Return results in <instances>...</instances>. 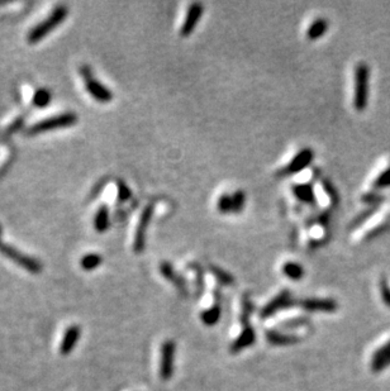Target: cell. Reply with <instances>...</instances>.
<instances>
[{
    "mask_svg": "<svg viewBox=\"0 0 390 391\" xmlns=\"http://www.w3.org/2000/svg\"><path fill=\"white\" fill-rule=\"evenodd\" d=\"M298 305L309 311H334L337 309L336 301L332 299H304Z\"/></svg>",
    "mask_w": 390,
    "mask_h": 391,
    "instance_id": "obj_13",
    "label": "cell"
},
{
    "mask_svg": "<svg viewBox=\"0 0 390 391\" xmlns=\"http://www.w3.org/2000/svg\"><path fill=\"white\" fill-rule=\"evenodd\" d=\"M384 229H385V225H384V224L383 225H378V227L374 228L373 230H370V234H368V238H373V237H375V236L380 234V233L383 232Z\"/></svg>",
    "mask_w": 390,
    "mask_h": 391,
    "instance_id": "obj_36",
    "label": "cell"
},
{
    "mask_svg": "<svg viewBox=\"0 0 390 391\" xmlns=\"http://www.w3.org/2000/svg\"><path fill=\"white\" fill-rule=\"evenodd\" d=\"M232 204H233V214H239L246 205V193L243 190H236L232 195Z\"/></svg>",
    "mask_w": 390,
    "mask_h": 391,
    "instance_id": "obj_26",
    "label": "cell"
},
{
    "mask_svg": "<svg viewBox=\"0 0 390 391\" xmlns=\"http://www.w3.org/2000/svg\"><path fill=\"white\" fill-rule=\"evenodd\" d=\"M81 329L79 325H71L66 329L64 337H62L61 345H60V353L62 356H67L74 348L78 345L79 340H80Z\"/></svg>",
    "mask_w": 390,
    "mask_h": 391,
    "instance_id": "obj_12",
    "label": "cell"
},
{
    "mask_svg": "<svg viewBox=\"0 0 390 391\" xmlns=\"http://www.w3.org/2000/svg\"><path fill=\"white\" fill-rule=\"evenodd\" d=\"M203 13H204V7L202 3H191L186 10L185 19H184L183 24L180 28V36L181 37H189L194 32L197 25L199 24V20L202 18Z\"/></svg>",
    "mask_w": 390,
    "mask_h": 391,
    "instance_id": "obj_7",
    "label": "cell"
},
{
    "mask_svg": "<svg viewBox=\"0 0 390 391\" xmlns=\"http://www.w3.org/2000/svg\"><path fill=\"white\" fill-rule=\"evenodd\" d=\"M328 27H329V23L326 18H317V19H314L309 24L305 36H307V38L309 39V41L320 39L321 37L326 35V32L328 31Z\"/></svg>",
    "mask_w": 390,
    "mask_h": 391,
    "instance_id": "obj_17",
    "label": "cell"
},
{
    "mask_svg": "<svg viewBox=\"0 0 390 391\" xmlns=\"http://www.w3.org/2000/svg\"><path fill=\"white\" fill-rule=\"evenodd\" d=\"M361 201L369 206H380V204L385 201V196L375 193V191H370V193H365L361 196Z\"/></svg>",
    "mask_w": 390,
    "mask_h": 391,
    "instance_id": "obj_27",
    "label": "cell"
},
{
    "mask_svg": "<svg viewBox=\"0 0 390 391\" xmlns=\"http://www.w3.org/2000/svg\"><path fill=\"white\" fill-rule=\"evenodd\" d=\"M209 270H210V274L215 277V280H217L221 285L232 286L234 284L233 276H232L229 272L226 271V270L221 269V267L218 266H214V265H210Z\"/></svg>",
    "mask_w": 390,
    "mask_h": 391,
    "instance_id": "obj_22",
    "label": "cell"
},
{
    "mask_svg": "<svg viewBox=\"0 0 390 391\" xmlns=\"http://www.w3.org/2000/svg\"><path fill=\"white\" fill-rule=\"evenodd\" d=\"M217 209L222 214H231L233 212V204H232V195L228 194H222L218 198Z\"/></svg>",
    "mask_w": 390,
    "mask_h": 391,
    "instance_id": "obj_29",
    "label": "cell"
},
{
    "mask_svg": "<svg viewBox=\"0 0 390 391\" xmlns=\"http://www.w3.org/2000/svg\"><path fill=\"white\" fill-rule=\"evenodd\" d=\"M85 86L88 93L93 96L95 100L99 103H109L113 100V93L107 88V86L103 85L102 83L96 80V79L91 77L89 80L85 81Z\"/></svg>",
    "mask_w": 390,
    "mask_h": 391,
    "instance_id": "obj_11",
    "label": "cell"
},
{
    "mask_svg": "<svg viewBox=\"0 0 390 391\" xmlns=\"http://www.w3.org/2000/svg\"><path fill=\"white\" fill-rule=\"evenodd\" d=\"M283 274L285 275L288 279L294 280V281H298V280H302L303 276H304V269L300 264L294 261H288L283 265Z\"/></svg>",
    "mask_w": 390,
    "mask_h": 391,
    "instance_id": "obj_20",
    "label": "cell"
},
{
    "mask_svg": "<svg viewBox=\"0 0 390 391\" xmlns=\"http://www.w3.org/2000/svg\"><path fill=\"white\" fill-rule=\"evenodd\" d=\"M313 159H314V152H313V149L309 148V147H305V148L300 149V151L292 157L288 165H285L283 169H280L276 172V176L285 177L299 174V172H302L303 170L307 169V167L312 164Z\"/></svg>",
    "mask_w": 390,
    "mask_h": 391,
    "instance_id": "obj_5",
    "label": "cell"
},
{
    "mask_svg": "<svg viewBox=\"0 0 390 391\" xmlns=\"http://www.w3.org/2000/svg\"><path fill=\"white\" fill-rule=\"evenodd\" d=\"M321 185H322L323 191H325L326 195L328 196L332 205H337V204L339 203V196H338V193H337L336 188L333 186V184H332L329 180H327V178H322V180H321Z\"/></svg>",
    "mask_w": 390,
    "mask_h": 391,
    "instance_id": "obj_25",
    "label": "cell"
},
{
    "mask_svg": "<svg viewBox=\"0 0 390 391\" xmlns=\"http://www.w3.org/2000/svg\"><path fill=\"white\" fill-rule=\"evenodd\" d=\"M255 342V332L251 327L243 328L241 332V334L233 341L231 346L232 352H238V351L243 350V348L250 347L252 343Z\"/></svg>",
    "mask_w": 390,
    "mask_h": 391,
    "instance_id": "obj_16",
    "label": "cell"
},
{
    "mask_svg": "<svg viewBox=\"0 0 390 391\" xmlns=\"http://www.w3.org/2000/svg\"><path fill=\"white\" fill-rule=\"evenodd\" d=\"M266 340L274 346H286L297 342L298 338L294 337V335L281 334V333L275 332V330H267L266 332Z\"/></svg>",
    "mask_w": 390,
    "mask_h": 391,
    "instance_id": "obj_19",
    "label": "cell"
},
{
    "mask_svg": "<svg viewBox=\"0 0 390 391\" xmlns=\"http://www.w3.org/2000/svg\"><path fill=\"white\" fill-rule=\"evenodd\" d=\"M78 122V115L74 113H64V114L55 115V117L46 118L43 120H39L36 124L31 125L25 132L26 136H38L42 133H46L48 131L57 129V128H67L71 125L76 124Z\"/></svg>",
    "mask_w": 390,
    "mask_h": 391,
    "instance_id": "obj_3",
    "label": "cell"
},
{
    "mask_svg": "<svg viewBox=\"0 0 390 391\" xmlns=\"http://www.w3.org/2000/svg\"><path fill=\"white\" fill-rule=\"evenodd\" d=\"M221 316V305L220 301H215L214 305L208 310L202 313V320L204 322L205 325H214L218 322Z\"/></svg>",
    "mask_w": 390,
    "mask_h": 391,
    "instance_id": "obj_24",
    "label": "cell"
},
{
    "mask_svg": "<svg viewBox=\"0 0 390 391\" xmlns=\"http://www.w3.org/2000/svg\"><path fill=\"white\" fill-rule=\"evenodd\" d=\"M109 208L107 205H100L96 211L95 217H94V228L96 232L103 233L109 228Z\"/></svg>",
    "mask_w": 390,
    "mask_h": 391,
    "instance_id": "obj_18",
    "label": "cell"
},
{
    "mask_svg": "<svg viewBox=\"0 0 390 391\" xmlns=\"http://www.w3.org/2000/svg\"><path fill=\"white\" fill-rule=\"evenodd\" d=\"M291 193L295 196L298 201L307 205L315 206L317 205V198H315L314 186L312 183H303L294 184L291 186Z\"/></svg>",
    "mask_w": 390,
    "mask_h": 391,
    "instance_id": "obj_10",
    "label": "cell"
},
{
    "mask_svg": "<svg viewBox=\"0 0 390 391\" xmlns=\"http://www.w3.org/2000/svg\"><path fill=\"white\" fill-rule=\"evenodd\" d=\"M103 258L100 254L98 253H88L85 256L81 257L80 259V267L85 271H93L98 269L102 265Z\"/></svg>",
    "mask_w": 390,
    "mask_h": 391,
    "instance_id": "obj_21",
    "label": "cell"
},
{
    "mask_svg": "<svg viewBox=\"0 0 390 391\" xmlns=\"http://www.w3.org/2000/svg\"><path fill=\"white\" fill-rule=\"evenodd\" d=\"M117 191H118V199L120 201H127L130 200L132 196V191L131 189L128 188V185L123 181H118L117 183Z\"/></svg>",
    "mask_w": 390,
    "mask_h": 391,
    "instance_id": "obj_32",
    "label": "cell"
},
{
    "mask_svg": "<svg viewBox=\"0 0 390 391\" xmlns=\"http://www.w3.org/2000/svg\"><path fill=\"white\" fill-rule=\"evenodd\" d=\"M380 294L385 305L390 308V286L388 282H386L385 279H383L380 281Z\"/></svg>",
    "mask_w": 390,
    "mask_h": 391,
    "instance_id": "obj_33",
    "label": "cell"
},
{
    "mask_svg": "<svg viewBox=\"0 0 390 391\" xmlns=\"http://www.w3.org/2000/svg\"><path fill=\"white\" fill-rule=\"evenodd\" d=\"M22 124H23V118H18L17 120H14V122H13L12 124L8 127L7 132L9 133V135H12V133H15L18 129H20Z\"/></svg>",
    "mask_w": 390,
    "mask_h": 391,
    "instance_id": "obj_34",
    "label": "cell"
},
{
    "mask_svg": "<svg viewBox=\"0 0 390 391\" xmlns=\"http://www.w3.org/2000/svg\"><path fill=\"white\" fill-rule=\"evenodd\" d=\"M160 272H161V275L166 280L173 282V285L175 286V288L178 289L183 295H186L188 290H186L185 280H184L183 276H180L178 272H175V270H174L173 265H171L170 262L167 261L161 262V265H160Z\"/></svg>",
    "mask_w": 390,
    "mask_h": 391,
    "instance_id": "obj_14",
    "label": "cell"
},
{
    "mask_svg": "<svg viewBox=\"0 0 390 391\" xmlns=\"http://www.w3.org/2000/svg\"><path fill=\"white\" fill-rule=\"evenodd\" d=\"M68 15V9L66 5H59V7L55 8L52 10L51 14L41 22L39 24H37L36 27L28 33V43L30 44H36L38 42H41L42 39L44 38L46 36H48L55 28L59 27L62 22L67 18Z\"/></svg>",
    "mask_w": 390,
    "mask_h": 391,
    "instance_id": "obj_1",
    "label": "cell"
},
{
    "mask_svg": "<svg viewBox=\"0 0 390 391\" xmlns=\"http://www.w3.org/2000/svg\"><path fill=\"white\" fill-rule=\"evenodd\" d=\"M354 107L357 112H362L368 107L369 89H370V67L365 62H360L355 67Z\"/></svg>",
    "mask_w": 390,
    "mask_h": 391,
    "instance_id": "obj_2",
    "label": "cell"
},
{
    "mask_svg": "<svg viewBox=\"0 0 390 391\" xmlns=\"http://www.w3.org/2000/svg\"><path fill=\"white\" fill-rule=\"evenodd\" d=\"M0 252H2L5 257H8V258L12 259L13 262H15L18 266H20L22 269L30 271L31 274L36 275L42 271V265L38 259L22 253V252L18 251L17 248L7 245V243H3V242L0 243Z\"/></svg>",
    "mask_w": 390,
    "mask_h": 391,
    "instance_id": "obj_4",
    "label": "cell"
},
{
    "mask_svg": "<svg viewBox=\"0 0 390 391\" xmlns=\"http://www.w3.org/2000/svg\"><path fill=\"white\" fill-rule=\"evenodd\" d=\"M0 236H2V227H0ZM0 243H2V241H0Z\"/></svg>",
    "mask_w": 390,
    "mask_h": 391,
    "instance_id": "obj_37",
    "label": "cell"
},
{
    "mask_svg": "<svg viewBox=\"0 0 390 391\" xmlns=\"http://www.w3.org/2000/svg\"><path fill=\"white\" fill-rule=\"evenodd\" d=\"M52 99V94L48 89H37L33 94L32 98V104L36 108H44L50 104Z\"/></svg>",
    "mask_w": 390,
    "mask_h": 391,
    "instance_id": "obj_23",
    "label": "cell"
},
{
    "mask_svg": "<svg viewBox=\"0 0 390 391\" xmlns=\"http://www.w3.org/2000/svg\"><path fill=\"white\" fill-rule=\"evenodd\" d=\"M189 269H191L195 272V280H197V290H198V295H200V293L204 289V272H203L202 266L199 264H195V262H191V264L188 265Z\"/></svg>",
    "mask_w": 390,
    "mask_h": 391,
    "instance_id": "obj_31",
    "label": "cell"
},
{
    "mask_svg": "<svg viewBox=\"0 0 390 391\" xmlns=\"http://www.w3.org/2000/svg\"><path fill=\"white\" fill-rule=\"evenodd\" d=\"M390 186V166L386 167L378 177L374 180L373 189L374 190H380V189H385Z\"/></svg>",
    "mask_w": 390,
    "mask_h": 391,
    "instance_id": "obj_30",
    "label": "cell"
},
{
    "mask_svg": "<svg viewBox=\"0 0 390 391\" xmlns=\"http://www.w3.org/2000/svg\"><path fill=\"white\" fill-rule=\"evenodd\" d=\"M155 205L154 204H149L144 206L142 211L141 217L138 219V225L134 232V240H133V251L136 253H141L146 247V240H147V230H149L150 223H151L152 215H154Z\"/></svg>",
    "mask_w": 390,
    "mask_h": 391,
    "instance_id": "obj_6",
    "label": "cell"
},
{
    "mask_svg": "<svg viewBox=\"0 0 390 391\" xmlns=\"http://www.w3.org/2000/svg\"><path fill=\"white\" fill-rule=\"evenodd\" d=\"M174 353H175V345L173 341H165L162 343L161 359H160V377L162 380H168L173 376Z\"/></svg>",
    "mask_w": 390,
    "mask_h": 391,
    "instance_id": "obj_8",
    "label": "cell"
},
{
    "mask_svg": "<svg viewBox=\"0 0 390 391\" xmlns=\"http://www.w3.org/2000/svg\"><path fill=\"white\" fill-rule=\"evenodd\" d=\"M80 75L83 76L84 80H89V79L94 77L93 76V71H91L90 67L88 66V65H84V66L80 67Z\"/></svg>",
    "mask_w": 390,
    "mask_h": 391,
    "instance_id": "obj_35",
    "label": "cell"
},
{
    "mask_svg": "<svg viewBox=\"0 0 390 391\" xmlns=\"http://www.w3.org/2000/svg\"><path fill=\"white\" fill-rule=\"evenodd\" d=\"M295 301L292 300L291 294L289 290H283L281 293H279L270 303L266 304L263 306V309L261 310V318H267L271 317L273 314H275L276 311L281 310V309H285L291 306Z\"/></svg>",
    "mask_w": 390,
    "mask_h": 391,
    "instance_id": "obj_9",
    "label": "cell"
},
{
    "mask_svg": "<svg viewBox=\"0 0 390 391\" xmlns=\"http://www.w3.org/2000/svg\"><path fill=\"white\" fill-rule=\"evenodd\" d=\"M390 364V342L386 343L381 348H379L375 353H374L373 361H371V367L375 372L381 371L385 367Z\"/></svg>",
    "mask_w": 390,
    "mask_h": 391,
    "instance_id": "obj_15",
    "label": "cell"
},
{
    "mask_svg": "<svg viewBox=\"0 0 390 391\" xmlns=\"http://www.w3.org/2000/svg\"><path fill=\"white\" fill-rule=\"evenodd\" d=\"M378 211H379V206H369L368 209H365V211L361 212V213H358V215L355 217V219L352 220V223H351V225H350V227L356 228V227H358V225L363 224L366 220L370 219V218L373 217V215L375 214Z\"/></svg>",
    "mask_w": 390,
    "mask_h": 391,
    "instance_id": "obj_28",
    "label": "cell"
}]
</instances>
